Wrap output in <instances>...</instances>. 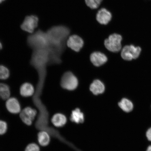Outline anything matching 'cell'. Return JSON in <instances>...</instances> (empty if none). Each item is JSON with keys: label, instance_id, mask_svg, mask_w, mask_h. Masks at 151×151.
Masks as SVG:
<instances>
[{"label": "cell", "instance_id": "8fae6325", "mask_svg": "<svg viewBox=\"0 0 151 151\" xmlns=\"http://www.w3.org/2000/svg\"><path fill=\"white\" fill-rule=\"evenodd\" d=\"M35 87L32 84L26 82L20 86L19 92L22 97L29 98L33 97L35 93Z\"/></svg>", "mask_w": 151, "mask_h": 151}, {"label": "cell", "instance_id": "5bb4252c", "mask_svg": "<svg viewBox=\"0 0 151 151\" xmlns=\"http://www.w3.org/2000/svg\"><path fill=\"white\" fill-rule=\"evenodd\" d=\"M51 121L55 127H61L65 125L67 122V119L65 115L62 113H56L52 117Z\"/></svg>", "mask_w": 151, "mask_h": 151}, {"label": "cell", "instance_id": "d4e9b609", "mask_svg": "<svg viewBox=\"0 0 151 151\" xmlns=\"http://www.w3.org/2000/svg\"><path fill=\"white\" fill-rule=\"evenodd\" d=\"M4 1L5 0H0V3H1L3 1Z\"/></svg>", "mask_w": 151, "mask_h": 151}, {"label": "cell", "instance_id": "44dd1931", "mask_svg": "<svg viewBox=\"0 0 151 151\" xmlns=\"http://www.w3.org/2000/svg\"><path fill=\"white\" fill-rule=\"evenodd\" d=\"M8 124L5 121L0 119V135L5 134L8 130Z\"/></svg>", "mask_w": 151, "mask_h": 151}, {"label": "cell", "instance_id": "8992f818", "mask_svg": "<svg viewBox=\"0 0 151 151\" xmlns=\"http://www.w3.org/2000/svg\"><path fill=\"white\" fill-rule=\"evenodd\" d=\"M39 19L35 16H28L24 19L21 27L23 31L32 33L38 25Z\"/></svg>", "mask_w": 151, "mask_h": 151}, {"label": "cell", "instance_id": "6da1fadb", "mask_svg": "<svg viewBox=\"0 0 151 151\" xmlns=\"http://www.w3.org/2000/svg\"><path fill=\"white\" fill-rule=\"evenodd\" d=\"M27 42L33 50L46 48L50 45L46 32L41 30H38L30 35L28 38Z\"/></svg>", "mask_w": 151, "mask_h": 151}, {"label": "cell", "instance_id": "7402d4cb", "mask_svg": "<svg viewBox=\"0 0 151 151\" xmlns=\"http://www.w3.org/2000/svg\"><path fill=\"white\" fill-rule=\"evenodd\" d=\"M146 136L148 140L151 142V127L147 130L146 133Z\"/></svg>", "mask_w": 151, "mask_h": 151}, {"label": "cell", "instance_id": "3957f363", "mask_svg": "<svg viewBox=\"0 0 151 151\" xmlns=\"http://www.w3.org/2000/svg\"><path fill=\"white\" fill-rule=\"evenodd\" d=\"M60 84L64 89L73 91L78 86V81L77 77L71 72L67 71L62 75Z\"/></svg>", "mask_w": 151, "mask_h": 151}, {"label": "cell", "instance_id": "2e32d148", "mask_svg": "<svg viewBox=\"0 0 151 151\" xmlns=\"http://www.w3.org/2000/svg\"><path fill=\"white\" fill-rule=\"evenodd\" d=\"M119 107L126 113L132 112L134 108V105L132 101L126 98H123L118 103Z\"/></svg>", "mask_w": 151, "mask_h": 151}, {"label": "cell", "instance_id": "ba28073f", "mask_svg": "<svg viewBox=\"0 0 151 151\" xmlns=\"http://www.w3.org/2000/svg\"><path fill=\"white\" fill-rule=\"evenodd\" d=\"M84 41L80 36L76 35L69 36L67 41V46L76 52L80 51L83 46Z\"/></svg>", "mask_w": 151, "mask_h": 151}, {"label": "cell", "instance_id": "d6986e66", "mask_svg": "<svg viewBox=\"0 0 151 151\" xmlns=\"http://www.w3.org/2000/svg\"><path fill=\"white\" fill-rule=\"evenodd\" d=\"M102 1L103 0H85L87 6L92 9H97Z\"/></svg>", "mask_w": 151, "mask_h": 151}, {"label": "cell", "instance_id": "7a4b0ae2", "mask_svg": "<svg viewBox=\"0 0 151 151\" xmlns=\"http://www.w3.org/2000/svg\"><path fill=\"white\" fill-rule=\"evenodd\" d=\"M122 37L121 35L116 33H113L109 35L104 41L106 48L112 52H119L122 48L121 44Z\"/></svg>", "mask_w": 151, "mask_h": 151}, {"label": "cell", "instance_id": "cb8c5ba5", "mask_svg": "<svg viewBox=\"0 0 151 151\" xmlns=\"http://www.w3.org/2000/svg\"><path fill=\"white\" fill-rule=\"evenodd\" d=\"M3 48V46L2 44L0 42V50H1Z\"/></svg>", "mask_w": 151, "mask_h": 151}, {"label": "cell", "instance_id": "e0dca14e", "mask_svg": "<svg viewBox=\"0 0 151 151\" xmlns=\"http://www.w3.org/2000/svg\"><path fill=\"white\" fill-rule=\"evenodd\" d=\"M11 90L8 85L0 83V99L6 101L11 97Z\"/></svg>", "mask_w": 151, "mask_h": 151}, {"label": "cell", "instance_id": "277c9868", "mask_svg": "<svg viewBox=\"0 0 151 151\" xmlns=\"http://www.w3.org/2000/svg\"><path fill=\"white\" fill-rule=\"evenodd\" d=\"M38 111L33 107L28 106L22 109L19 114L21 119L24 124L27 126H31L37 118Z\"/></svg>", "mask_w": 151, "mask_h": 151}, {"label": "cell", "instance_id": "52a82bcc", "mask_svg": "<svg viewBox=\"0 0 151 151\" xmlns=\"http://www.w3.org/2000/svg\"><path fill=\"white\" fill-rule=\"evenodd\" d=\"M5 106L7 111L12 114H19L22 110L21 105L18 99L12 96L6 101Z\"/></svg>", "mask_w": 151, "mask_h": 151}, {"label": "cell", "instance_id": "7c38bea8", "mask_svg": "<svg viewBox=\"0 0 151 151\" xmlns=\"http://www.w3.org/2000/svg\"><path fill=\"white\" fill-rule=\"evenodd\" d=\"M90 90L93 95L98 96L103 94L105 90L104 83L99 80H94L90 86Z\"/></svg>", "mask_w": 151, "mask_h": 151}, {"label": "cell", "instance_id": "603a6c76", "mask_svg": "<svg viewBox=\"0 0 151 151\" xmlns=\"http://www.w3.org/2000/svg\"><path fill=\"white\" fill-rule=\"evenodd\" d=\"M146 151H151V145L149 146L147 148Z\"/></svg>", "mask_w": 151, "mask_h": 151}, {"label": "cell", "instance_id": "4fadbf2b", "mask_svg": "<svg viewBox=\"0 0 151 151\" xmlns=\"http://www.w3.org/2000/svg\"><path fill=\"white\" fill-rule=\"evenodd\" d=\"M50 141L49 133L45 130H41L37 134V143L41 147H45L48 146Z\"/></svg>", "mask_w": 151, "mask_h": 151}, {"label": "cell", "instance_id": "30bf717a", "mask_svg": "<svg viewBox=\"0 0 151 151\" xmlns=\"http://www.w3.org/2000/svg\"><path fill=\"white\" fill-rule=\"evenodd\" d=\"M90 61L96 67H100L107 62L108 58L105 54L100 52H92L90 56Z\"/></svg>", "mask_w": 151, "mask_h": 151}, {"label": "cell", "instance_id": "9c48e42d", "mask_svg": "<svg viewBox=\"0 0 151 151\" xmlns=\"http://www.w3.org/2000/svg\"><path fill=\"white\" fill-rule=\"evenodd\" d=\"M112 18L111 13L106 9L102 8L98 11L96 16V20L102 25H106Z\"/></svg>", "mask_w": 151, "mask_h": 151}, {"label": "cell", "instance_id": "ac0fdd59", "mask_svg": "<svg viewBox=\"0 0 151 151\" xmlns=\"http://www.w3.org/2000/svg\"><path fill=\"white\" fill-rule=\"evenodd\" d=\"M10 72L8 68L5 66L0 65V80H5L9 78Z\"/></svg>", "mask_w": 151, "mask_h": 151}, {"label": "cell", "instance_id": "5b68a950", "mask_svg": "<svg viewBox=\"0 0 151 151\" xmlns=\"http://www.w3.org/2000/svg\"><path fill=\"white\" fill-rule=\"evenodd\" d=\"M141 51L140 47H135L133 45L124 46L121 52L123 59L126 61H131L139 57Z\"/></svg>", "mask_w": 151, "mask_h": 151}, {"label": "cell", "instance_id": "ffe728a7", "mask_svg": "<svg viewBox=\"0 0 151 151\" xmlns=\"http://www.w3.org/2000/svg\"><path fill=\"white\" fill-rule=\"evenodd\" d=\"M24 151H41V148L37 143L31 142L26 146Z\"/></svg>", "mask_w": 151, "mask_h": 151}, {"label": "cell", "instance_id": "9a60e30c", "mask_svg": "<svg viewBox=\"0 0 151 151\" xmlns=\"http://www.w3.org/2000/svg\"><path fill=\"white\" fill-rule=\"evenodd\" d=\"M70 119L72 122L75 123H82L84 120V114L80 109L76 108L72 112Z\"/></svg>", "mask_w": 151, "mask_h": 151}]
</instances>
